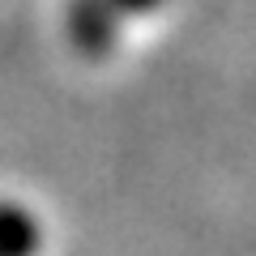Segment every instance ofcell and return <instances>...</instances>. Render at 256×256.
Masks as SVG:
<instances>
[{
  "mask_svg": "<svg viewBox=\"0 0 256 256\" xmlns=\"http://www.w3.org/2000/svg\"><path fill=\"white\" fill-rule=\"evenodd\" d=\"M111 4H124V9H154L158 0H111Z\"/></svg>",
  "mask_w": 256,
  "mask_h": 256,
  "instance_id": "7a4b0ae2",
  "label": "cell"
},
{
  "mask_svg": "<svg viewBox=\"0 0 256 256\" xmlns=\"http://www.w3.org/2000/svg\"><path fill=\"white\" fill-rule=\"evenodd\" d=\"M38 252V222L22 205L0 201V256H34Z\"/></svg>",
  "mask_w": 256,
  "mask_h": 256,
  "instance_id": "6da1fadb",
  "label": "cell"
}]
</instances>
